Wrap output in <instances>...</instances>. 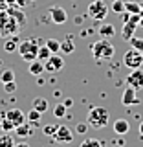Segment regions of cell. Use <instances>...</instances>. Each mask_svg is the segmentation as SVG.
Returning a JSON list of instances; mask_svg holds the SVG:
<instances>
[{
    "mask_svg": "<svg viewBox=\"0 0 143 147\" xmlns=\"http://www.w3.org/2000/svg\"><path fill=\"white\" fill-rule=\"evenodd\" d=\"M40 118H42V112H39V110H35V109H31L30 112H28V116H26V119L31 123V125H39Z\"/></svg>",
    "mask_w": 143,
    "mask_h": 147,
    "instance_id": "cell-18",
    "label": "cell"
},
{
    "mask_svg": "<svg viewBox=\"0 0 143 147\" xmlns=\"http://www.w3.org/2000/svg\"><path fill=\"white\" fill-rule=\"evenodd\" d=\"M50 13V18H52V22H55V24H64V22L68 20V13L64 7H59V6H53L48 9Z\"/></svg>",
    "mask_w": 143,
    "mask_h": 147,
    "instance_id": "cell-8",
    "label": "cell"
},
{
    "mask_svg": "<svg viewBox=\"0 0 143 147\" xmlns=\"http://www.w3.org/2000/svg\"><path fill=\"white\" fill-rule=\"evenodd\" d=\"M125 11L141 15V6H140V2H136V0H127V2H125Z\"/></svg>",
    "mask_w": 143,
    "mask_h": 147,
    "instance_id": "cell-17",
    "label": "cell"
},
{
    "mask_svg": "<svg viewBox=\"0 0 143 147\" xmlns=\"http://www.w3.org/2000/svg\"><path fill=\"white\" fill-rule=\"evenodd\" d=\"M0 81L6 85V83H11V81H15V72L11 70V68H7V70H4L2 74H0Z\"/></svg>",
    "mask_w": 143,
    "mask_h": 147,
    "instance_id": "cell-24",
    "label": "cell"
},
{
    "mask_svg": "<svg viewBox=\"0 0 143 147\" xmlns=\"http://www.w3.org/2000/svg\"><path fill=\"white\" fill-rule=\"evenodd\" d=\"M31 131H33V127H31V123H30V121H24L22 125H17V127H15V132H17L18 136H22V138L33 134Z\"/></svg>",
    "mask_w": 143,
    "mask_h": 147,
    "instance_id": "cell-15",
    "label": "cell"
},
{
    "mask_svg": "<svg viewBox=\"0 0 143 147\" xmlns=\"http://www.w3.org/2000/svg\"><path fill=\"white\" fill-rule=\"evenodd\" d=\"M99 35L103 37V39H110V37L116 35V28H114V24H103L99 26Z\"/></svg>",
    "mask_w": 143,
    "mask_h": 147,
    "instance_id": "cell-14",
    "label": "cell"
},
{
    "mask_svg": "<svg viewBox=\"0 0 143 147\" xmlns=\"http://www.w3.org/2000/svg\"><path fill=\"white\" fill-rule=\"evenodd\" d=\"M46 46L52 50V53H59V52H61V42H59L57 39H48V40H46Z\"/></svg>",
    "mask_w": 143,
    "mask_h": 147,
    "instance_id": "cell-26",
    "label": "cell"
},
{
    "mask_svg": "<svg viewBox=\"0 0 143 147\" xmlns=\"http://www.w3.org/2000/svg\"><path fill=\"white\" fill-rule=\"evenodd\" d=\"M55 140L61 142V144H70V142L73 140V131H70L68 127L64 125H57V131H55Z\"/></svg>",
    "mask_w": 143,
    "mask_h": 147,
    "instance_id": "cell-9",
    "label": "cell"
},
{
    "mask_svg": "<svg viewBox=\"0 0 143 147\" xmlns=\"http://www.w3.org/2000/svg\"><path fill=\"white\" fill-rule=\"evenodd\" d=\"M53 116H55V118H59V119L68 116V109L64 107V103H57V105L53 107Z\"/></svg>",
    "mask_w": 143,
    "mask_h": 147,
    "instance_id": "cell-21",
    "label": "cell"
},
{
    "mask_svg": "<svg viewBox=\"0 0 143 147\" xmlns=\"http://www.w3.org/2000/svg\"><path fill=\"white\" fill-rule=\"evenodd\" d=\"M15 147H30V145H28L26 142H20V144H15Z\"/></svg>",
    "mask_w": 143,
    "mask_h": 147,
    "instance_id": "cell-36",
    "label": "cell"
},
{
    "mask_svg": "<svg viewBox=\"0 0 143 147\" xmlns=\"http://www.w3.org/2000/svg\"><path fill=\"white\" fill-rule=\"evenodd\" d=\"M73 50H75L73 39H72V37H66V39H64V42H61V52H64V53H72Z\"/></svg>",
    "mask_w": 143,
    "mask_h": 147,
    "instance_id": "cell-20",
    "label": "cell"
},
{
    "mask_svg": "<svg viewBox=\"0 0 143 147\" xmlns=\"http://www.w3.org/2000/svg\"><path fill=\"white\" fill-rule=\"evenodd\" d=\"M83 20H85V17H83V15H77L75 18H73V22H75L77 26H81V24H83Z\"/></svg>",
    "mask_w": 143,
    "mask_h": 147,
    "instance_id": "cell-34",
    "label": "cell"
},
{
    "mask_svg": "<svg viewBox=\"0 0 143 147\" xmlns=\"http://www.w3.org/2000/svg\"><path fill=\"white\" fill-rule=\"evenodd\" d=\"M140 6H141V15H143V2H141V4H140Z\"/></svg>",
    "mask_w": 143,
    "mask_h": 147,
    "instance_id": "cell-39",
    "label": "cell"
},
{
    "mask_svg": "<svg viewBox=\"0 0 143 147\" xmlns=\"http://www.w3.org/2000/svg\"><path fill=\"white\" fill-rule=\"evenodd\" d=\"M79 147H103V142L95 140V138H85Z\"/></svg>",
    "mask_w": 143,
    "mask_h": 147,
    "instance_id": "cell-25",
    "label": "cell"
},
{
    "mask_svg": "<svg viewBox=\"0 0 143 147\" xmlns=\"http://www.w3.org/2000/svg\"><path fill=\"white\" fill-rule=\"evenodd\" d=\"M40 40L39 39H26V40H20L18 42V48L17 52L20 55L22 61L26 63H31L35 59H39V48H40Z\"/></svg>",
    "mask_w": 143,
    "mask_h": 147,
    "instance_id": "cell-1",
    "label": "cell"
},
{
    "mask_svg": "<svg viewBox=\"0 0 143 147\" xmlns=\"http://www.w3.org/2000/svg\"><path fill=\"white\" fill-rule=\"evenodd\" d=\"M0 147H15V142H13V138L7 132L0 136Z\"/></svg>",
    "mask_w": 143,
    "mask_h": 147,
    "instance_id": "cell-28",
    "label": "cell"
},
{
    "mask_svg": "<svg viewBox=\"0 0 143 147\" xmlns=\"http://www.w3.org/2000/svg\"><path fill=\"white\" fill-rule=\"evenodd\" d=\"M123 64L128 66L130 70H134V68H141L143 53L140 52V50H136V48H130L128 52H125V55H123Z\"/></svg>",
    "mask_w": 143,
    "mask_h": 147,
    "instance_id": "cell-5",
    "label": "cell"
},
{
    "mask_svg": "<svg viewBox=\"0 0 143 147\" xmlns=\"http://www.w3.org/2000/svg\"><path fill=\"white\" fill-rule=\"evenodd\" d=\"M136 92H138V90L132 88V86L125 88V92H123V96H121V103L125 105V107H128V105H138V103H141V101L138 99Z\"/></svg>",
    "mask_w": 143,
    "mask_h": 147,
    "instance_id": "cell-11",
    "label": "cell"
},
{
    "mask_svg": "<svg viewBox=\"0 0 143 147\" xmlns=\"http://www.w3.org/2000/svg\"><path fill=\"white\" fill-rule=\"evenodd\" d=\"M4 114H6V118H7L15 127H17V125H22L24 121H28V119H26V114L22 112L20 109H11V110H7V112H4Z\"/></svg>",
    "mask_w": 143,
    "mask_h": 147,
    "instance_id": "cell-10",
    "label": "cell"
},
{
    "mask_svg": "<svg viewBox=\"0 0 143 147\" xmlns=\"http://www.w3.org/2000/svg\"><path fill=\"white\" fill-rule=\"evenodd\" d=\"M110 7H112V11H114V13L121 15V13L125 11V2H123V0H114V2H112V6H110Z\"/></svg>",
    "mask_w": 143,
    "mask_h": 147,
    "instance_id": "cell-29",
    "label": "cell"
},
{
    "mask_svg": "<svg viewBox=\"0 0 143 147\" xmlns=\"http://www.w3.org/2000/svg\"><path fill=\"white\" fill-rule=\"evenodd\" d=\"M86 15L92 20H105L108 17V6L103 0H94V2H90L88 9H86Z\"/></svg>",
    "mask_w": 143,
    "mask_h": 147,
    "instance_id": "cell-4",
    "label": "cell"
},
{
    "mask_svg": "<svg viewBox=\"0 0 143 147\" xmlns=\"http://www.w3.org/2000/svg\"><path fill=\"white\" fill-rule=\"evenodd\" d=\"M0 131H2V132H11V131H15V125H13V123L6 118V114H2V119H0Z\"/></svg>",
    "mask_w": 143,
    "mask_h": 147,
    "instance_id": "cell-22",
    "label": "cell"
},
{
    "mask_svg": "<svg viewBox=\"0 0 143 147\" xmlns=\"http://www.w3.org/2000/svg\"><path fill=\"white\" fill-rule=\"evenodd\" d=\"M140 28H143V15H141V18H140V24H138Z\"/></svg>",
    "mask_w": 143,
    "mask_h": 147,
    "instance_id": "cell-38",
    "label": "cell"
},
{
    "mask_svg": "<svg viewBox=\"0 0 143 147\" xmlns=\"http://www.w3.org/2000/svg\"><path fill=\"white\" fill-rule=\"evenodd\" d=\"M138 24H134V22H123V31H121V37L123 40H130L132 37H134L136 30H138Z\"/></svg>",
    "mask_w": 143,
    "mask_h": 147,
    "instance_id": "cell-13",
    "label": "cell"
},
{
    "mask_svg": "<svg viewBox=\"0 0 143 147\" xmlns=\"http://www.w3.org/2000/svg\"><path fill=\"white\" fill-rule=\"evenodd\" d=\"M62 66H64V59L59 53H52V57H50L48 61H44V70L46 72H52V74L61 72Z\"/></svg>",
    "mask_w": 143,
    "mask_h": 147,
    "instance_id": "cell-6",
    "label": "cell"
},
{
    "mask_svg": "<svg viewBox=\"0 0 143 147\" xmlns=\"http://www.w3.org/2000/svg\"><path fill=\"white\" fill-rule=\"evenodd\" d=\"M130 44H132V48H136V50H140V52H143V39H140V37H132L130 39Z\"/></svg>",
    "mask_w": 143,
    "mask_h": 147,
    "instance_id": "cell-30",
    "label": "cell"
},
{
    "mask_svg": "<svg viewBox=\"0 0 143 147\" xmlns=\"http://www.w3.org/2000/svg\"><path fill=\"white\" fill-rule=\"evenodd\" d=\"M52 57V50L48 48L46 44H40V48H39V61H48V59Z\"/></svg>",
    "mask_w": 143,
    "mask_h": 147,
    "instance_id": "cell-23",
    "label": "cell"
},
{
    "mask_svg": "<svg viewBox=\"0 0 143 147\" xmlns=\"http://www.w3.org/2000/svg\"><path fill=\"white\" fill-rule=\"evenodd\" d=\"M75 131H77V134H85V132L88 131V127H86V123H77Z\"/></svg>",
    "mask_w": 143,
    "mask_h": 147,
    "instance_id": "cell-33",
    "label": "cell"
},
{
    "mask_svg": "<svg viewBox=\"0 0 143 147\" xmlns=\"http://www.w3.org/2000/svg\"><path fill=\"white\" fill-rule=\"evenodd\" d=\"M17 48H18V39H7L4 42V50L6 52H15Z\"/></svg>",
    "mask_w": 143,
    "mask_h": 147,
    "instance_id": "cell-27",
    "label": "cell"
},
{
    "mask_svg": "<svg viewBox=\"0 0 143 147\" xmlns=\"http://www.w3.org/2000/svg\"><path fill=\"white\" fill-rule=\"evenodd\" d=\"M127 85L132 86L136 90H141L143 88V70L141 68H134L130 74L127 76Z\"/></svg>",
    "mask_w": 143,
    "mask_h": 147,
    "instance_id": "cell-7",
    "label": "cell"
},
{
    "mask_svg": "<svg viewBox=\"0 0 143 147\" xmlns=\"http://www.w3.org/2000/svg\"><path fill=\"white\" fill-rule=\"evenodd\" d=\"M55 131H57V125H52V123L42 127V132H44L46 136H53V134H55Z\"/></svg>",
    "mask_w": 143,
    "mask_h": 147,
    "instance_id": "cell-31",
    "label": "cell"
},
{
    "mask_svg": "<svg viewBox=\"0 0 143 147\" xmlns=\"http://www.w3.org/2000/svg\"><path fill=\"white\" fill-rule=\"evenodd\" d=\"M62 103H64V107H66V109H70L72 105H73V101H72V98H68V99H64Z\"/></svg>",
    "mask_w": 143,
    "mask_h": 147,
    "instance_id": "cell-35",
    "label": "cell"
},
{
    "mask_svg": "<svg viewBox=\"0 0 143 147\" xmlns=\"http://www.w3.org/2000/svg\"><path fill=\"white\" fill-rule=\"evenodd\" d=\"M114 132H116L117 136H125L130 132V123L127 121V119H116L114 121Z\"/></svg>",
    "mask_w": 143,
    "mask_h": 147,
    "instance_id": "cell-12",
    "label": "cell"
},
{
    "mask_svg": "<svg viewBox=\"0 0 143 147\" xmlns=\"http://www.w3.org/2000/svg\"><path fill=\"white\" fill-rule=\"evenodd\" d=\"M4 88H6V92H7V94L15 92V90H17V85H15V81H11V83H6V85H4Z\"/></svg>",
    "mask_w": 143,
    "mask_h": 147,
    "instance_id": "cell-32",
    "label": "cell"
},
{
    "mask_svg": "<svg viewBox=\"0 0 143 147\" xmlns=\"http://www.w3.org/2000/svg\"><path fill=\"white\" fill-rule=\"evenodd\" d=\"M140 136H141V138H143V121H141V123H140Z\"/></svg>",
    "mask_w": 143,
    "mask_h": 147,
    "instance_id": "cell-37",
    "label": "cell"
},
{
    "mask_svg": "<svg viewBox=\"0 0 143 147\" xmlns=\"http://www.w3.org/2000/svg\"><path fill=\"white\" fill-rule=\"evenodd\" d=\"M114 53H116V50H114V46L108 42V39H103V37H101V40L92 44V55H94V59H97V61L112 59Z\"/></svg>",
    "mask_w": 143,
    "mask_h": 147,
    "instance_id": "cell-3",
    "label": "cell"
},
{
    "mask_svg": "<svg viewBox=\"0 0 143 147\" xmlns=\"http://www.w3.org/2000/svg\"><path fill=\"white\" fill-rule=\"evenodd\" d=\"M48 107H50V105H48V101H46L44 98H35L33 99V109L35 110H39V112H46V110H48Z\"/></svg>",
    "mask_w": 143,
    "mask_h": 147,
    "instance_id": "cell-19",
    "label": "cell"
},
{
    "mask_svg": "<svg viewBox=\"0 0 143 147\" xmlns=\"http://www.w3.org/2000/svg\"><path fill=\"white\" fill-rule=\"evenodd\" d=\"M30 74L31 76H40V74H44V63L39 61V59L31 61L30 63Z\"/></svg>",
    "mask_w": 143,
    "mask_h": 147,
    "instance_id": "cell-16",
    "label": "cell"
},
{
    "mask_svg": "<svg viewBox=\"0 0 143 147\" xmlns=\"http://www.w3.org/2000/svg\"><path fill=\"white\" fill-rule=\"evenodd\" d=\"M110 119V112L105 107H92L88 112V125H92L94 129H103L108 125Z\"/></svg>",
    "mask_w": 143,
    "mask_h": 147,
    "instance_id": "cell-2",
    "label": "cell"
}]
</instances>
